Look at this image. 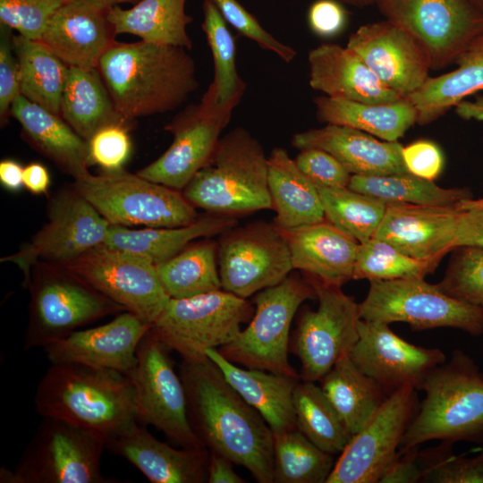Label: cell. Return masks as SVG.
Masks as SVG:
<instances>
[{
  "mask_svg": "<svg viewBox=\"0 0 483 483\" xmlns=\"http://www.w3.org/2000/svg\"><path fill=\"white\" fill-rule=\"evenodd\" d=\"M191 428L209 452L243 466L259 483L274 482V433L263 417L230 386L207 356L182 359Z\"/></svg>",
  "mask_w": 483,
  "mask_h": 483,
  "instance_id": "obj_1",
  "label": "cell"
},
{
  "mask_svg": "<svg viewBox=\"0 0 483 483\" xmlns=\"http://www.w3.org/2000/svg\"><path fill=\"white\" fill-rule=\"evenodd\" d=\"M97 69L116 111L130 123L179 107L199 87L193 58L171 45L115 41Z\"/></svg>",
  "mask_w": 483,
  "mask_h": 483,
  "instance_id": "obj_2",
  "label": "cell"
},
{
  "mask_svg": "<svg viewBox=\"0 0 483 483\" xmlns=\"http://www.w3.org/2000/svg\"><path fill=\"white\" fill-rule=\"evenodd\" d=\"M35 407L42 418L62 419L106 443L139 422L129 377L80 364L51 363L37 386Z\"/></svg>",
  "mask_w": 483,
  "mask_h": 483,
  "instance_id": "obj_3",
  "label": "cell"
},
{
  "mask_svg": "<svg viewBox=\"0 0 483 483\" xmlns=\"http://www.w3.org/2000/svg\"><path fill=\"white\" fill-rule=\"evenodd\" d=\"M425 397L401 443L405 450L430 440L483 442V372L461 350L428 372Z\"/></svg>",
  "mask_w": 483,
  "mask_h": 483,
  "instance_id": "obj_4",
  "label": "cell"
},
{
  "mask_svg": "<svg viewBox=\"0 0 483 483\" xmlns=\"http://www.w3.org/2000/svg\"><path fill=\"white\" fill-rule=\"evenodd\" d=\"M182 192L192 206L213 214L235 216L272 209L263 147L244 128L230 131Z\"/></svg>",
  "mask_w": 483,
  "mask_h": 483,
  "instance_id": "obj_5",
  "label": "cell"
},
{
  "mask_svg": "<svg viewBox=\"0 0 483 483\" xmlns=\"http://www.w3.org/2000/svg\"><path fill=\"white\" fill-rule=\"evenodd\" d=\"M106 441L62 419L44 417L13 470L1 483H114L100 469Z\"/></svg>",
  "mask_w": 483,
  "mask_h": 483,
  "instance_id": "obj_6",
  "label": "cell"
},
{
  "mask_svg": "<svg viewBox=\"0 0 483 483\" xmlns=\"http://www.w3.org/2000/svg\"><path fill=\"white\" fill-rule=\"evenodd\" d=\"M73 187L110 225L144 227L186 225L199 216L178 191L123 168L89 173Z\"/></svg>",
  "mask_w": 483,
  "mask_h": 483,
  "instance_id": "obj_7",
  "label": "cell"
},
{
  "mask_svg": "<svg viewBox=\"0 0 483 483\" xmlns=\"http://www.w3.org/2000/svg\"><path fill=\"white\" fill-rule=\"evenodd\" d=\"M311 298H316L312 285L297 275L261 290L249 326L219 352L249 369L301 378L288 360L290 329L300 306Z\"/></svg>",
  "mask_w": 483,
  "mask_h": 483,
  "instance_id": "obj_8",
  "label": "cell"
},
{
  "mask_svg": "<svg viewBox=\"0 0 483 483\" xmlns=\"http://www.w3.org/2000/svg\"><path fill=\"white\" fill-rule=\"evenodd\" d=\"M252 314L244 298L223 289L190 298H170L150 331L182 359L200 360L209 349L233 341Z\"/></svg>",
  "mask_w": 483,
  "mask_h": 483,
  "instance_id": "obj_9",
  "label": "cell"
},
{
  "mask_svg": "<svg viewBox=\"0 0 483 483\" xmlns=\"http://www.w3.org/2000/svg\"><path fill=\"white\" fill-rule=\"evenodd\" d=\"M359 303L361 319L386 324L404 322L412 330L437 327L483 334V309L456 300L424 278L371 280Z\"/></svg>",
  "mask_w": 483,
  "mask_h": 483,
  "instance_id": "obj_10",
  "label": "cell"
},
{
  "mask_svg": "<svg viewBox=\"0 0 483 483\" xmlns=\"http://www.w3.org/2000/svg\"><path fill=\"white\" fill-rule=\"evenodd\" d=\"M29 287L31 299L24 351L44 348L80 326L124 310L59 266L37 274Z\"/></svg>",
  "mask_w": 483,
  "mask_h": 483,
  "instance_id": "obj_11",
  "label": "cell"
},
{
  "mask_svg": "<svg viewBox=\"0 0 483 483\" xmlns=\"http://www.w3.org/2000/svg\"><path fill=\"white\" fill-rule=\"evenodd\" d=\"M59 267L151 326L170 300L156 265L134 253L102 244Z\"/></svg>",
  "mask_w": 483,
  "mask_h": 483,
  "instance_id": "obj_12",
  "label": "cell"
},
{
  "mask_svg": "<svg viewBox=\"0 0 483 483\" xmlns=\"http://www.w3.org/2000/svg\"><path fill=\"white\" fill-rule=\"evenodd\" d=\"M165 346L150 329L137 349V364L128 376L140 423L151 425L182 447H205L190 423L187 396Z\"/></svg>",
  "mask_w": 483,
  "mask_h": 483,
  "instance_id": "obj_13",
  "label": "cell"
},
{
  "mask_svg": "<svg viewBox=\"0 0 483 483\" xmlns=\"http://www.w3.org/2000/svg\"><path fill=\"white\" fill-rule=\"evenodd\" d=\"M318 306L301 314L293 341V352L301 363V378L319 381L343 357L349 355L358 338L360 306L341 286L309 275Z\"/></svg>",
  "mask_w": 483,
  "mask_h": 483,
  "instance_id": "obj_14",
  "label": "cell"
},
{
  "mask_svg": "<svg viewBox=\"0 0 483 483\" xmlns=\"http://www.w3.org/2000/svg\"><path fill=\"white\" fill-rule=\"evenodd\" d=\"M387 21L414 37L441 69L483 33V13L469 0H375Z\"/></svg>",
  "mask_w": 483,
  "mask_h": 483,
  "instance_id": "obj_15",
  "label": "cell"
},
{
  "mask_svg": "<svg viewBox=\"0 0 483 483\" xmlns=\"http://www.w3.org/2000/svg\"><path fill=\"white\" fill-rule=\"evenodd\" d=\"M217 261L222 289L244 299L279 284L293 269L278 227L263 222L221 233Z\"/></svg>",
  "mask_w": 483,
  "mask_h": 483,
  "instance_id": "obj_16",
  "label": "cell"
},
{
  "mask_svg": "<svg viewBox=\"0 0 483 483\" xmlns=\"http://www.w3.org/2000/svg\"><path fill=\"white\" fill-rule=\"evenodd\" d=\"M233 109L218 106L208 87L199 104L188 106L165 125V129L174 137L172 144L137 174L182 191L213 156Z\"/></svg>",
  "mask_w": 483,
  "mask_h": 483,
  "instance_id": "obj_17",
  "label": "cell"
},
{
  "mask_svg": "<svg viewBox=\"0 0 483 483\" xmlns=\"http://www.w3.org/2000/svg\"><path fill=\"white\" fill-rule=\"evenodd\" d=\"M110 224L73 187L53 198L48 222L19 251L1 258L13 262L23 274V285L31 282L30 268L38 260L65 264L105 243Z\"/></svg>",
  "mask_w": 483,
  "mask_h": 483,
  "instance_id": "obj_18",
  "label": "cell"
},
{
  "mask_svg": "<svg viewBox=\"0 0 483 483\" xmlns=\"http://www.w3.org/2000/svg\"><path fill=\"white\" fill-rule=\"evenodd\" d=\"M417 389L405 386L389 394L346 445L326 483H376L400 448L418 408Z\"/></svg>",
  "mask_w": 483,
  "mask_h": 483,
  "instance_id": "obj_19",
  "label": "cell"
},
{
  "mask_svg": "<svg viewBox=\"0 0 483 483\" xmlns=\"http://www.w3.org/2000/svg\"><path fill=\"white\" fill-rule=\"evenodd\" d=\"M388 325L360 318L359 338L349 356L387 396L405 386L419 390L428 372L445 360V354L403 340Z\"/></svg>",
  "mask_w": 483,
  "mask_h": 483,
  "instance_id": "obj_20",
  "label": "cell"
},
{
  "mask_svg": "<svg viewBox=\"0 0 483 483\" xmlns=\"http://www.w3.org/2000/svg\"><path fill=\"white\" fill-rule=\"evenodd\" d=\"M346 47L402 98L429 77L431 64L426 50L410 33L387 20L360 26L349 37Z\"/></svg>",
  "mask_w": 483,
  "mask_h": 483,
  "instance_id": "obj_21",
  "label": "cell"
},
{
  "mask_svg": "<svg viewBox=\"0 0 483 483\" xmlns=\"http://www.w3.org/2000/svg\"><path fill=\"white\" fill-rule=\"evenodd\" d=\"M150 327L125 311L106 324L75 330L43 349L51 363L80 364L129 376L137 364L138 346Z\"/></svg>",
  "mask_w": 483,
  "mask_h": 483,
  "instance_id": "obj_22",
  "label": "cell"
},
{
  "mask_svg": "<svg viewBox=\"0 0 483 483\" xmlns=\"http://www.w3.org/2000/svg\"><path fill=\"white\" fill-rule=\"evenodd\" d=\"M110 7L95 0H69L51 17L39 40L69 67L97 68L116 41Z\"/></svg>",
  "mask_w": 483,
  "mask_h": 483,
  "instance_id": "obj_23",
  "label": "cell"
},
{
  "mask_svg": "<svg viewBox=\"0 0 483 483\" xmlns=\"http://www.w3.org/2000/svg\"><path fill=\"white\" fill-rule=\"evenodd\" d=\"M461 213L457 205L391 202L374 238L412 258L440 261L455 249Z\"/></svg>",
  "mask_w": 483,
  "mask_h": 483,
  "instance_id": "obj_24",
  "label": "cell"
},
{
  "mask_svg": "<svg viewBox=\"0 0 483 483\" xmlns=\"http://www.w3.org/2000/svg\"><path fill=\"white\" fill-rule=\"evenodd\" d=\"M106 449L136 467L151 483H203L209 450L176 449L157 439L140 422L106 443Z\"/></svg>",
  "mask_w": 483,
  "mask_h": 483,
  "instance_id": "obj_25",
  "label": "cell"
},
{
  "mask_svg": "<svg viewBox=\"0 0 483 483\" xmlns=\"http://www.w3.org/2000/svg\"><path fill=\"white\" fill-rule=\"evenodd\" d=\"M297 149L320 148L333 155L352 174L386 175L409 173L402 159L403 146L378 140L365 131L335 124L298 132L292 139Z\"/></svg>",
  "mask_w": 483,
  "mask_h": 483,
  "instance_id": "obj_26",
  "label": "cell"
},
{
  "mask_svg": "<svg viewBox=\"0 0 483 483\" xmlns=\"http://www.w3.org/2000/svg\"><path fill=\"white\" fill-rule=\"evenodd\" d=\"M278 229L288 246L293 269L339 286L353 279L360 243L329 221Z\"/></svg>",
  "mask_w": 483,
  "mask_h": 483,
  "instance_id": "obj_27",
  "label": "cell"
},
{
  "mask_svg": "<svg viewBox=\"0 0 483 483\" xmlns=\"http://www.w3.org/2000/svg\"><path fill=\"white\" fill-rule=\"evenodd\" d=\"M309 86L327 97L379 104L401 99L349 47L321 44L309 51Z\"/></svg>",
  "mask_w": 483,
  "mask_h": 483,
  "instance_id": "obj_28",
  "label": "cell"
},
{
  "mask_svg": "<svg viewBox=\"0 0 483 483\" xmlns=\"http://www.w3.org/2000/svg\"><path fill=\"white\" fill-rule=\"evenodd\" d=\"M10 115L21 126L24 139L39 153L75 180L88 174L91 165L88 141L58 114L19 95Z\"/></svg>",
  "mask_w": 483,
  "mask_h": 483,
  "instance_id": "obj_29",
  "label": "cell"
},
{
  "mask_svg": "<svg viewBox=\"0 0 483 483\" xmlns=\"http://www.w3.org/2000/svg\"><path fill=\"white\" fill-rule=\"evenodd\" d=\"M206 355L230 386L263 417L274 434L297 428L292 399L300 378L239 368L217 349L208 350Z\"/></svg>",
  "mask_w": 483,
  "mask_h": 483,
  "instance_id": "obj_30",
  "label": "cell"
},
{
  "mask_svg": "<svg viewBox=\"0 0 483 483\" xmlns=\"http://www.w3.org/2000/svg\"><path fill=\"white\" fill-rule=\"evenodd\" d=\"M236 225L234 216L213 213L175 227L131 229L110 225L104 245L137 254L157 265L180 253L191 242L221 234Z\"/></svg>",
  "mask_w": 483,
  "mask_h": 483,
  "instance_id": "obj_31",
  "label": "cell"
},
{
  "mask_svg": "<svg viewBox=\"0 0 483 483\" xmlns=\"http://www.w3.org/2000/svg\"><path fill=\"white\" fill-rule=\"evenodd\" d=\"M267 183L277 227L292 228L326 219L315 183L283 148H275L267 157Z\"/></svg>",
  "mask_w": 483,
  "mask_h": 483,
  "instance_id": "obj_32",
  "label": "cell"
},
{
  "mask_svg": "<svg viewBox=\"0 0 483 483\" xmlns=\"http://www.w3.org/2000/svg\"><path fill=\"white\" fill-rule=\"evenodd\" d=\"M454 61L456 69L428 77L406 97L417 110L419 124L434 121L465 97L483 89V33L474 38Z\"/></svg>",
  "mask_w": 483,
  "mask_h": 483,
  "instance_id": "obj_33",
  "label": "cell"
},
{
  "mask_svg": "<svg viewBox=\"0 0 483 483\" xmlns=\"http://www.w3.org/2000/svg\"><path fill=\"white\" fill-rule=\"evenodd\" d=\"M314 103L320 122L354 128L386 141H397L418 117L416 108L406 98L371 104L324 96Z\"/></svg>",
  "mask_w": 483,
  "mask_h": 483,
  "instance_id": "obj_34",
  "label": "cell"
},
{
  "mask_svg": "<svg viewBox=\"0 0 483 483\" xmlns=\"http://www.w3.org/2000/svg\"><path fill=\"white\" fill-rule=\"evenodd\" d=\"M60 115L86 141L107 125H132L116 111L97 68L69 67Z\"/></svg>",
  "mask_w": 483,
  "mask_h": 483,
  "instance_id": "obj_35",
  "label": "cell"
},
{
  "mask_svg": "<svg viewBox=\"0 0 483 483\" xmlns=\"http://www.w3.org/2000/svg\"><path fill=\"white\" fill-rule=\"evenodd\" d=\"M186 0H140L124 9L111 6L108 19L115 35L131 34L151 43L191 49L187 25L192 21L185 12Z\"/></svg>",
  "mask_w": 483,
  "mask_h": 483,
  "instance_id": "obj_36",
  "label": "cell"
},
{
  "mask_svg": "<svg viewBox=\"0 0 483 483\" xmlns=\"http://www.w3.org/2000/svg\"><path fill=\"white\" fill-rule=\"evenodd\" d=\"M319 381L352 436L368 423L387 397L375 381L354 365L349 355L339 360Z\"/></svg>",
  "mask_w": 483,
  "mask_h": 483,
  "instance_id": "obj_37",
  "label": "cell"
},
{
  "mask_svg": "<svg viewBox=\"0 0 483 483\" xmlns=\"http://www.w3.org/2000/svg\"><path fill=\"white\" fill-rule=\"evenodd\" d=\"M12 42L19 64L21 95L60 115L69 66L40 40L12 34Z\"/></svg>",
  "mask_w": 483,
  "mask_h": 483,
  "instance_id": "obj_38",
  "label": "cell"
},
{
  "mask_svg": "<svg viewBox=\"0 0 483 483\" xmlns=\"http://www.w3.org/2000/svg\"><path fill=\"white\" fill-rule=\"evenodd\" d=\"M216 260L217 243L202 241L156 267L169 297L183 299L222 289Z\"/></svg>",
  "mask_w": 483,
  "mask_h": 483,
  "instance_id": "obj_39",
  "label": "cell"
},
{
  "mask_svg": "<svg viewBox=\"0 0 483 483\" xmlns=\"http://www.w3.org/2000/svg\"><path fill=\"white\" fill-rule=\"evenodd\" d=\"M292 400L297 428L323 451L340 454L352 436L320 386L299 381Z\"/></svg>",
  "mask_w": 483,
  "mask_h": 483,
  "instance_id": "obj_40",
  "label": "cell"
},
{
  "mask_svg": "<svg viewBox=\"0 0 483 483\" xmlns=\"http://www.w3.org/2000/svg\"><path fill=\"white\" fill-rule=\"evenodd\" d=\"M348 187L389 202L428 206H454L471 199L465 189H445L410 173L386 175L352 174Z\"/></svg>",
  "mask_w": 483,
  "mask_h": 483,
  "instance_id": "obj_41",
  "label": "cell"
},
{
  "mask_svg": "<svg viewBox=\"0 0 483 483\" xmlns=\"http://www.w3.org/2000/svg\"><path fill=\"white\" fill-rule=\"evenodd\" d=\"M315 185L327 221L359 243L374 237L391 202L349 187Z\"/></svg>",
  "mask_w": 483,
  "mask_h": 483,
  "instance_id": "obj_42",
  "label": "cell"
},
{
  "mask_svg": "<svg viewBox=\"0 0 483 483\" xmlns=\"http://www.w3.org/2000/svg\"><path fill=\"white\" fill-rule=\"evenodd\" d=\"M273 459L276 483L326 482L335 462L298 428L274 434Z\"/></svg>",
  "mask_w": 483,
  "mask_h": 483,
  "instance_id": "obj_43",
  "label": "cell"
},
{
  "mask_svg": "<svg viewBox=\"0 0 483 483\" xmlns=\"http://www.w3.org/2000/svg\"><path fill=\"white\" fill-rule=\"evenodd\" d=\"M202 29L211 49L215 76L209 87L220 106H235L240 103L246 83L236 69L235 40L225 21L211 0H204Z\"/></svg>",
  "mask_w": 483,
  "mask_h": 483,
  "instance_id": "obj_44",
  "label": "cell"
},
{
  "mask_svg": "<svg viewBox=\"0 0 483 483\" xmlns=\"http://www.w3.org/2000/svg\"><path fill=\"white\" fill-rule=\"evenodd\" d=\"M438 262L412 258L373 237L359 244L353 279L388 281L424 278L434 271Z\"/></svg>",
  "mask_w": 483,
  "mask_h": 483,
  "instance_id": "obj_45",
  "label": "cell"
},
{
  "mask_svg": "<svg viewBox=\"0 0 483 483\" xmlns=\"http://www.w3.org/2000/svg\"><path fill=\"white\" fill-rule=\"evenodd\" d=\"M454 250L436 286L456 300L483 309V247L463 245Z\"/></svg>",
  "mask_w": 483,
  "mask_h": 483,
  "instance_id": "obj_46",
  "label": "cell"
},
{
  "mask_svg": "<svg viewBox=\"0 0 483 483\" xmlns=\"http://www.w3.org/2000/svg\"><path fill=\"white\" fill-rule=\"evenodd\" d=\"M453 444L419 451L423 481L434 483H483V449L475 457L454 456Z\"/></svg>",
  "mask_w": 483,
  "mask_h": 483,
  "instance_id": "obj_47",
  "label": "cell"
},
{
  "mask_svg": "<svg viewBox=\"0 0 483 483\" xmlns=\"http://www.w3.org/2000/svg\"><path fill=\"white\" fill-rule=\"evenodd\" d=\"M69 0H0V23L39 40L55 13Z\"/></svg>",
  "mask_w": 483,
  "mask_h": 483,
  "instance_id": "obj_48",
  "label": "cell"
},
{
  "mask_svg": "<svg viewBox=\"0 0 483 483\" xmlns=\"http://www.w3.org/2000/svg\"><path fill=\"white\" fill-rule=\"evenodd\" d=\"M211 1L225 21L241 35L256 42L262 49L273 52L285 63H291L297 55V52L292 47L280 42L266 30L237 0Z\"/></svg>",
  "mask_w": 483,
  "mask_h": 483,
  "instance_id": "obj_49",
  "label": "cell"
},
{
  "mask_svg": "<svg viewBox=\"0 0 483 483\" xmlns=\"http://www.w3.org/2000/svg\"><path fill=\"white\" fill-rule=\"evenodd\" d=\"M130 129L128 125L114 123L97 131L88 140L91 165H97L103 171L123 169L131 152Z\"/></svg>",
  "mask_w": 483,
  "mask_h": 483,
  "instance_id": "obj_50",
  "label": "cell"
},
{
  "mask_svg": "<svg viewBox=\"0 0 483 483\" xmlns=\"http://www.w3.org/2000/svg\"><path fill=\"white\" fill-rule=\"evenodd\" d=\"M300 171L315 184L326 187H348L352 174L326 150L301 149L294 159Z\"/></svg>",
  "mask_w": 483,
  "mask_h": 483,
  "instance_id": "obj_51",
  "label": "cell"
},
{
  "mask_svg": "<svg viewBox=\"0 0 483 483\" xmlns=\"http://www.w3.org/2000/svg\"><path fill=\"white\" fill-rule=\"evenodd\" d=\"M10 29L1 25L0 40V120L4 126L11 116V107L21 95V79L18 61L12 42Z\"/></svg>",
  "mask_w": 483,
  "mask_h": 483,
  "instance_id": "obj_52",
  "label": "cell"
},
{
  "mask_svg": "<svg viewBox=\"0 0 483 483\" xmlns=\"http://www.w3.org/2000/svg\"><path fill=\"white\" fill-rule=\"evenodd\" d=\"M402 159L410 174L431 181L440 174L444 165L440 148L434 142L425 140L403 147Z\"/></svg>",
  "mask_w": 483,
  "mask_h": 483,
  "instance_id": "obj_53",
  "label": "cell"
},
{
  "mask_svg": "<svg viewBox=\"0 0 483 483\" xmlns=\"http://www.w3.org/2000/svg\"><path fill=\"white\" fill-rule=\"evenodd\" d=\"M348 13L336 0H317L308 11V23L314 34L329 38L339 35L345 28Z\"/></svg>",
  "mask_w": 483,
  "mask_h": 483,
  "instance_id": "obj_54",
  "label": "cell"
},
{
  "mask_svg": "<svg viewBox=\"0 0 483 483\" xmlns=\"http://www.w3.org/2000/svg\"><path fill=\"white\" fill-rule=\"evenodd\" d=\"M419 445L405 450L399 449L394 458L385 469L379 483H417L423 481L419 462Z\"/></svg>",
  "mask_w": 483,
  "mask_h": 483,
  "instance_id": "obj_55",
  "label": "cell"
},
{
  "mask_svg": "<svg viewBox=\"0 0 483 483\" xmlns=\"http://www.w3.org/2000/svg\"><path fill=\"white\" fill-rule=\"evenodd\" d=\"M463 245L483 247V210L462 211L455 248Z\"/></svg>",
  "mask_w": 483,
  "mask_h": 483,
  "instance_id": "obj_56",
  "label": "cell"
},
{
  "mask_svg": "<svg viewBox=\"0 0 483 483\" xmlns=\"http://www.w3.org/2000/svg\"><path fill=\"white\" fill-rule=\"evenodd\" d=\"M209 462L208 470V483H243L245 480L240 477L233 468V462L228 458L209 452Z\"/></svg>",
  "mask_w": 483,
  "mask_h": 483,
  "instance_id": "obj_57",
  "label": "cell"
},
{
  "mask_svg": "<svg viewBox=\"0 0 483 483\" xmlns=\"http://www.w3.org/2000/svg\"><path fill=\"white\" fill-rule=\"evenodd\" d=\"M23 186L32 194L46 193L50 186V175L47 167L38 162L24 166Z\"/></svg>",
  "mask_w": 483,
  "mask_h": 483,
  "instance_id": "obj_58",
  "label": "cell"
},
{
  "mask_svg": "<svg viewBox=\"0 0 483 483\" xmlns=\"http://www.w3.org/2000/svg\"><path fill=\"white\" fill-rule=\"evenodd\" d=\"M23 166L13 159L0 162V182L11 191H17L23 186Z\"/></svg>",
  "mask_w": 483,
  "mask_h": 483,
  "instance_id": "obj_59",
  "label": "cell"
},
{
  "mask_svg": "<svg viewBox=\"0 0 483 483\" xmlns=\"http://www.w3.org/2000/svg\"><path fill=\"white\" fill-rule=\"evenodd\" d=\"M457 114L465 119L483 121V97L474 101H462L456 106Z\"/></svg>",
  "mask_w": 483,
  "mask_h": 483,
  "instance_id": "obj_60",
  "label": "cell"
},
{
  "mask_svg": "<svg viewBox=\"0 0 483 483\" xmlns=\"http://www.w3.org/2000/svg\"><path fill=\"white\" fill-rule=\"evenodd\" d=\"M462 211L483 210V198L479 199H468L457 204Z\"/></svg>",
  "mask_w": 483,
  "mask_h": 483,
  "instance_id": "obj_61",
  "label": "cell"
},
{
  "mask_svg": "<svg viewBox=\"0 0 483 483\" xmlns=\"http://www.w3.org/2000/svg\"><path fill=\"white\" fill-rule=\"evenodd\" d=\"M98 2H102L104 4H106L110 6L119 5L121 4H137L140 0H95Z\"/></svg>",
  "mask_w": 483,
  "mask_h": 483,
  "instance_id": "obj_62",
  "label": "cell"
},
{
  "mask_svg": "<svg viewBox=\"0 0 483 483\" xmlns=\"http://www.w3.org/2000/svg\"><path fill=\"white\" fill-rule=\"evenodd\" d=\"M343 1L355 6H360V7L375 4V0H343Z\"/></svg>",
  "mask_w": 483,
  "mask_h": 483,
  "instance_id": "obj_63",
  "label": "cell"
},
{
  "mask_svg": "<svg viewBox=\"0 0 483 483\" xmlns=\"http://www.w3.org/2000/svg\"><path fill=\"white\" fill-rule=\"evenodd\" d=\"M475 7L483 13V0H469Z\"/></svg>",
  "mask_w": 483,
  "mask_h": 483,
  "instance_id": "obj_64",
  "label": "cell"
}]
</instances>
